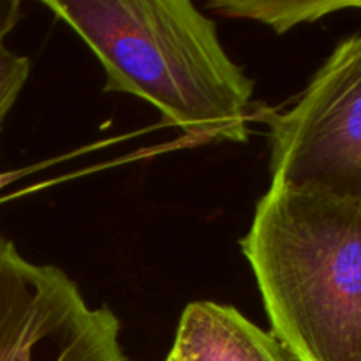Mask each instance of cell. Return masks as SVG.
<instances>
[{
	"label": "cell",
	"instance_id": "8992f818",
	"mask_svg": "<svg viewBox=\"0 0 361 361\" xmlns=\"http://www.w3.org/2000/svg\"><path fill=\"white\" fill-rule=\"evenodd\" d=\"M361 0H212L207 9L224 18L252 20L286 34L303 23H312L342 9H358Z\"/></svg>",
	"mask_w": 361,
	"mask_h": 361
},
{
	"label": "cell",
	"instance_id": "277c9868",
	"mask_svg": "<svg viewBox=\"0 0 361 361\" xmlns=\"http://www.w3.org/2000/svg\"><path fill=\"white\" fill-rule=\"evenodd\" d=\"M118 317L0 235V361H129Z\"/></svg>",
	"mask_w": 361,
	"mask_h": 361
},
{
	"label": "cell",
	"instance_id": "9c48e42d",
	"mask_svg": "<svg viewBox=\"0 0 361 361\" xmlns=\"http://www.w3.org/2000/svg\"><path fill=\"white\" fill-rule=\"evenodd\" d=\"M166 361H183V360H180L178 356H175V355H173V353H169L168 358H166Z\"/></svg>",
	"mask_w": 361,
	"mask_h": 361
},
{
	"label": "cell",
	"instance_id": "5b68a950",
	"mask_svg": "<svg viewBox=\"0 0 361 361\" xmlns=\"http://www.w3.org/2000/svg\"><path fill=\"white\" fill-rule=\"evenodd\" d=\"M171 353L183 361H291L274 335L235 307L215 302L183 309Z\"/></svg>",
	"mask_w": 361,
	"mask_h": 361
},
{
	"label": "cell",
	"instance_id": "52a82bcc",
	"mask_svg": "<svg viewBox=\"0 0 361 361\" xmlns=\"http://www.w3.org/2000/svg\"><path fill=\"white\" fill-rule=\"evenodd\" d=\"M28 73H30V62L27 56H20L11 51L0 69V130L27 83ZM27 173L28 169H13V171L0 173V190L20 180Z\"/></svg>",
	"mask_w": 361,
	"mask_h": 361
},
{
	"label": "cell",
	"instance_id": "7a4b0ae2",
	"mask_svg": "<svg viewBox=\"0 0 361 361\" xmlns=\"http://www.w3.org/2000/svg\"><path fill=\"white\" fill-rule=\"evenodd\" d=\"M296 361H361V204L271 183L240 240Z\"/></svg>",
	"mask_w": 361,
	"mask_h": 361
},
{
	"label": "cell",
	"instance_id": "ba28073f",
	"mask_svg": "<svg viewBox=\"0 0 361 361\" xmlns=\"http://www.w3.org/2000/svg\"><path fill=\"white\" fill-rule=\"evenodd\" d=\"M21 18V2L18 0H0V69L9 56L11 49L6 46V39Z\"/></svg>",
	"mask_w": 361,
	"mask_h": 361
},
{
	"label": "cell",
	"instance_id": "3957f363",
	"mask_svg": "<svg viewBox=\"0 0 361 361\" xmlns=\"http://www.w3.org/2000/svg\"><path fill=\"white\" fill-rule=\"evenodd\" d=\"M268 123L271 183L361 204V35L342 41Z\"/></svg>",
	"mask_w": 361,
	"mask_h": 361
},
{
	"label": "cell",
	"instance_id": "6da1fadb",
	"mask_svg": "<svg viewBox=\"0 0 361 361\" xmlns=\"http://www.w3.org/2000/svg\"><path fill=\"white\" fill-rule=\"evenodd\" d=\"M106 74L104 92L134 95L162 122L214 143H247L254 81L217 25L187 0H44Z\"/></svg>",
	"mask_w": 361,
	"mask_h": 361
}]
</instances>
